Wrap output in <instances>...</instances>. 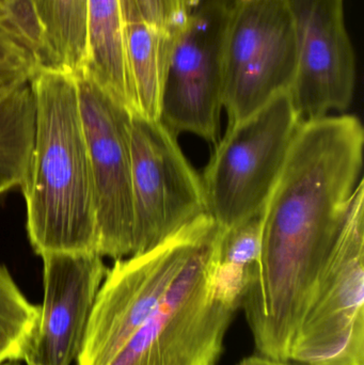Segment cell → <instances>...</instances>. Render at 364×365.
Listing matches in <instances>:
<instances>
[{
    "label": "cell",
    "mask_w": 364,
    "mask_h": 365,
    "mask_svg": "<svg viewBox=\"0 0 364 365\" xmlns=\"http://www.w3.org/2000/svg\"><path fill=\"white\" fill-rule=\"evenodd\" d=\"M355 115L303 120L260 214V255L241 299L258 355L288 361L291 345L363 179Z\"/></svg>",
    "instance_id": "cell-1"
},
{
    "label": "cell",
    "mask_w": 364,
    "mask_h": 365,
    "mask_svg": "<svg viewBox=\"0 0 364 365\" xmlns=\"http://www.w3.org/2000/svg\"><path fill=\"white\" fill-rule=\"evenodd\" d=\"M30 85L36 133L21 185L30 244L40 257L96 252L93 180L76 77L42 68Z\"/></svg>",
    "instance_id": "cell-2"
},
{
    "label": "cell",
    "mask_w": 364,
    "mask_h": 365,
    "mask_svg": "<svg viewBox=\"0 0 364 365\" xmlns=\"http://www.w3.org/2000/svg\"><path fill=\"white\" fill-rule=\"evenodd\" d=\"M218 225L194 250L155 312L108 365H216L241 304L217 289Z\"/></svg>",
    "instance_id": "cell-3"
},
{
    "label": "cell",
    "mask_w": 364,
    "mask_h": 365,
    "mask_svg": "<svg viewBox=\"0 0 364 365\" xmlns=\"http://www.w3.org/2000/svg\"><path fill=\"white\" fill-rule=\"evenodd\" d=\"M301 121L286 91L228 126L201 177L207 214L222 229L260 216Z\"/></svg>",
    "instance_id": "cell-4"
},
{
    "label": "cell",
    "mask_w": 364,
    "mask_h": 365,
    "mask_svg": "<svg viewBox=\"0 0 364 365\" xmlns=\"http://www.w3.org/2000/svg\"><path fill=\"white\" fill-rule=\"evenodd\" d=\"M218 225L209 214L202 215L155 248L115 259L96 296L76 365L110 364Z\"/></svg>",
    "instance_id": "cell-5"
},
{
    "label": "cell",
    "mask_w": 364,
    "mask_h": 365,
    "mask_svg": "<svg viewBox=\"0 0 364 365\" xmlns=\"http://www.w3.org/2000/svg\"><path fill=\"white\" fill-rule=\"evenodd\" d=\"M301 365H364V181L291 345Z\"/></svg>",
    "instance_id": "cell-6"
},
{
    "label": "cell",
    "mask_w": 364,
    "mask_h": 365,
    "mask_svg": "<svg viewBox=\"0 0 364 365\" xmlns=\"http://www.w3.org/2000/svg\"><path fill=\"white\" fill-rule=\"evenodd\" d=\"M297 64L298 44L288 2L234 0L224 41L222 104L229 125L290 91Z\"/></svg>",
    "instance_id": "cell-7"
},
{
    "label": "cell",
    "mask_w": 364,
    "mask_h": 365,
    "mask_svg": "<svg viewBox=\"0 0 364 365\" xmlns=\"http://www.w3.org/2000/svg\"><path fill=\"white\" fill-rule=\"evenodd\" d=\"M132 255L147 252L207 214L202 179L160 120L130 113Z\"/></svg>",
    "instance_id": "cell-8"
},
{
    "label": "cell",
    "mask_w": 364,
    "mask_h": 365,
    "mask_svg": "<svg viewBox=\"0 0 364 365\" xmlns=\"http://www.w3.org/2000/svg\"><path fill=\"white\" fill-rule=\"evenodd\" d=\"M231 6V4H230ZM230 6L187 15L173 32L160 121L216 145L224 109V41Z\"/></svg>",
    "instance_id": "cell-9"
},
{
    "label": "cell",
    "mask_w": 364,
    "mask_h": 365,
    "mask_svg": "<svg viewBox=\"0 0 364 365\" xmlns=\"http://www.w3.org/2000/svg\"><path fill=\"white\" fill-rule=\"evenodd\" d=\"M74 75L93 180L96 252L103 257L122 259L132 255L134 231L130 113L85 71Z\"/></svg>",
    "instance_id": "cell-10"
},
{
    "label": "cell",
    "mask_w": 364,
    "mask_h": 365,
    "mask_svg": "<svg viewBox=\"0 0 364 365\" xmlns=\"http://www.w3.org/2000/svg\"><path fill=\"white\" fill-rule=\"evenodd\" d=\"M298 44L290 89L303 120L345 111L354 98L356 66L344 21L343 0H286Z\"/></svg>",
    "instance_id": "cell-11"
},
{
    "label": "cell",
    "mask_w": 364,
    "mask_h": 365,
    "mask_svg": "<svg viewBox=\"0 0 364 365\" xmlns=\"http://www.w3.org/2000/svg\"><path fill=\"white\" fill-rule=\"evenodd\" d=\"M43 259L44 298L27 365H72L83 346L96 296L107 274L98 252H48Z\"/></svg>",
    "instance_id": "cell-12"
},
{
    "label": "cell",
    "mask_w": 364,
    "mask_h": 365,
    "mask_svg": "<svg viewBox=\"0 0 364 365\" xmlns=\"http://www.w3.org/2000/svg\"><path fill=\"white\" fill-rule=\"evenodd\" d=\"M124 26L123 0H88L87 55L83 70L118 104L137 113Z\"/></svg>",
    "instance_id": "cell-13"
},
{
    "label": "cell",
    "mask_w": 364,
    "mask_h": 365,
    "mask_svg": "<svg viewBox=\"0 0 364 365\" xmlns=\"http://www.w3.org/2000/svg\"><path fill=\"white\" fill-rule=\"evenodd\" d=\"M130 19L124 26L126 57L134 88L137 113L160 120L167 66L172 47L173 32Z\"/></svg>",
    "instance_id": "cell-14"
},
{
    "label": "cell",
    "mask_w": 364,
    "mask_h": 365,
    "mask_svg": "<svg viewBox=\"0 0 364 365\" xmlns=\"http://www.w3.org/2000/svg\"><path fill=\"white\" fill-rule=\"evenodd\" d=\"M44 41L45 70L76 74L87 55L88 0H27Z\"/></svg>",
    "instance_id": "cell-15"
},
{
    "label": "cell",
    "mask_w": 364,
    "mask_h": 365,
    "mask_svg": "<svg viewBox=\"0 0 364 365\" xmlns=\"http://www.w3.org/2000/svg\"><path fill=\"white\" fill-rule=\"evenodd\" d=\"M36 133V102L30 83L0 91V195L21 187Z\"/></svg>",
    "instance_id": "cell-16"
},
{
    "label": "cell",
    "mask_w": 364,
    "mask_h": 365,
    "mask_svg": "<svg viewBox=\"0 0 364 365\" xmlns=\"http://www.w3.org/2000/svg\"><path fill=\"white\" fill-rule=\"evenodd\" d=\"M260 216L222 229L216 255L214 281L220 291L239 300L254 274L260 255Z\"/></svg>",
    "instance_id": "cell-17"
},
{
    "label": "cell",
    "mask_w": 364,
    "mask_h": 365,
    "mask_svg": "<svg viewBox=\"0 0 364 365\" xmlns=\"http://www.w3.org/2000/svg\"><path fill=\"white\" fill-rule=\"evenodd\" d=\"M40 319V306L27 299L0 264V364L24 361Z\"/></svg>",
    "instance_id": "cell-18"
},
{
    "label": "cell",
    "mask_w": 364,
    "mask_h": 365,
    "mask_svg": "<svg viewBox=\"0 0 364 365\" xmlns=\"http://www.w3.org/2000/svg\"><path fill=\"white\" fill-rule=\"evenodd\" d=\"M41 70L36 56L0 21V91L30 83Z\"/></svg>",
    "instance_id": "cell-19"
},
{
    "label": "cell",
    "mask_w": 364,
    "mask_h": 365,
    "mask_svg": "<svg viewBox=\"0 0 364 365\" xmlns=\"http://www.w3.org/2000/svg\"><path fill=\"white\" fill-rule=\"evenodd\" d=\"M126 21L142 19L164 29H177L185 21L183 0H123Z\"/></svg>",
    "instance_id": "cell-20"
},
{
    "label": "cell",
    "mask_w": 364,
    "mask_h": 365,
    "mask_svg": "<svg viewBox=\"0 0 364 365\" xmlns=\"http://www.w3.org/2000/svg\"><path fill=\"white\" fill-rule=\"evenodd\" d=\"M234 0H183L186 15L213 6H230Z\"/></svg>",
    "instance_id": "cell-21"
},
{
    "label": "cell",
    "mask_w": 364,
    "mask_h": 365,
    "mask_svg": "<svg viewBox=\"0 0 364 365\" xmlns=\"http://www.w3.org/2000/svg\"><path fill=\"white\" fill-rule=\"evenodd\" d=\"M239 365H301L292 361H281V360L269 359L260 355L250 356L241 360Z\"/></svg>",
    "instance_id": "cell-22"
},
{
    "label": "cell",
    "mask_w": 364,
    "mask_h": 365,
    "mask_svg": "<svg viewBox=\"0 0 364 365\" xmlns=\"http://www.w3.org/2000/svg\"><path fill=\"white\" fill-rule=\"evenodd\" d=\"M0 365H23L21 364V361H6L4 362V364H0Z\"/></svg>",
    "instance_id": "cell-23"
},
{
    "label": "cell",
    "mask_w": 364,
    "mask_h": 365,
    "mask_svg": "<svg viewBox=\"0 0 364 365\" xmlns=\"http://www.w3.org/2000/svg\"><path fill=\"white\" fill-rule=\"evenodd\" d=\"M6 0H0V15H1L2 10H4V4H6Z\"/></svg>",
    "instance_id": "cell-24"
}]
</instances>
